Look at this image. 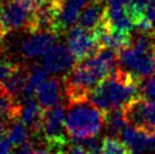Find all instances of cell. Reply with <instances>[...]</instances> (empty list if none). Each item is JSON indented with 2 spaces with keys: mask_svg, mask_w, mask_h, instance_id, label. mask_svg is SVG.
I'll list each match as a JSON object with an SVG mask.
<instances>
[{
  "mask_svg": "<svg viewBox=\"0 0 155 154\" xmlns=\"http://www.w3.org/2000/svg\"><path fill=\"white\" fill-rule=\"evenodd\" d=\"M79 61L66 77L65 92L68 102L88 99L95 86L117 69L118 53L110 48L101 47L94 55Z\"/></svg>",
  "mask_w": 155,
  "mask_h": 154,
  "instance_id": "obj_1",
  "label": "cell"
},
{
  "mask_svg": "<svg viewBox=\"0 0 155 154\" xmlns=\"http://www.w3.org/2000/svg\"><path fill=\"white\" fill-rule=\"evenodd\" d=\"M139 85V76L121 68L116 69L95 86L88 100L104 112L121 109L138 96Z\"/></svg>",
  "mask_w": 155,
  "mask_h": 154,
  "instance_id": "obj_2",
  "label": "cell"
},
{
  "mask_svg": "<svg viewBox=\"0 0 155 154\" xmlns=\"http://www.w3.org/2000/svg\"><path fill=\"white\" fill-rule=\"evenodd\" d=\"M105 112L88 99L69 101L66 111V130L74 141L96 136L103 128Z\"/></svg>",
  "mask_w": 155,
  "mask_h": 154,
  "instance_id": "obj_3",
  "label": "cell"
},
{
  "mask_svg": "<svg viewBox=\"0 0 155 154\" xmlns=\"http://www.w3.org/2000/svg\"><path fill=\"white\" fill-rule=\"evenodd\" d=\"M65 120L66 109L61 104L44 110L41 133L48 146L53 151L66 146L68 134L66 130Z\"/></svg>",
  "mask_w": 155,
  "mask_h": 154,
  "instance_id": "obj_4",
  "label": "cell"
},
{
  "mask_svg": "<svg viewBox=\"0 0 155 154\" xmlns=\"http://www.w3.org/2000/svg\"><path fill=\"white\" fill-rule=\"evenodd\" d=\"M120 68L142 77H148L155 72L154 51L142 50L133 45H127L118 52Z\"/></svg>",
  "mask_w": 155,
  "mask_h": 154,
  "instance_id": "obj_5",
  "label": "cell"
},
{
  "mask_svg": "<svg viewBox=\"0 0 155 154\" xmlns=\"http://www.w3.org/2000/svg\"><path fill=\"white\" fill-rule=\"evenodd\" d=\"M67 47L75 59L82 60L94 55L102 45L93 31L85 30L82 26H74L68 31Z\"/></svg>",
  "mask_w": 155,
  "mask_h": 154,
  "instance_id": "obj_6",
  "label": "cell"
},
{
  "mask_svg": "<svg viewBox=\"0 0 155 154\" xmlns=\"http://www.w3.org/2000/svg\"><path fill=\"white\" fill-rule=\"evenodd\" d=\"M33 13L18 0H6L0 6V23L7 34L12 31L30 27Z\"/></svg>",
  "mask_w": 155,
  "mask_h": 154,
  "instance_id": "obj_7",
  "label": "cell"
},
{
  "mask_svg": "<svg viewBox=\"0 0 155 154\" xmlns=\"http://www.w3.org/2000/svg\"><path fill=\"white\" fill-rule=\"evenodd\" d=\"M56 41V33L53 31H35L21 42L19 51L25 59H38L43 57Z\"/></svg>",
  "mask_w": 155,
  "mask_h": 154,
  "instance_id": "obj_8",
  "label": "cell"
},
{
  "mask_svg": "<svg viewBox=\"0 0 155 154\" xmlns=\"http://www.w3.org/2000/svg\"><path fill=\"white\" fill-rule=\"evenodd\" d=\"M75 58L64 43H54L43 56V66L49 74L66 75L75 66Z\"/></svg>",
  "mask_w": 155,
  "mask_h": 154,
  "instance_id": "obj_9",
  "label": "cell"
},
{
  "mask_svg": "<svg viewBox=\"0 0 155 154\" xmlns=\"http://www.w3.org/2000/svg\"><path fill=\"white\" fill-rule=\"evenodd\" d=\"M34 96L44 110L59 105L64 98V84L58 77H48L36 87Z\"/></svg>",
  "mask_w": 155,
  "mask_h": 154,
  "instance_id": "obj_10",
  "label": "cell"
},
{
  "mask_svg": "<svg viewBox=\"0 0 155 154\" xmlns=\"http://www.w3.org/2000/svg\"><path fill=\"white\" fill-rule=\"evenodd\" d=\"M92 0H64L57 9L56 30H65L78 21L81 10Z\"/></svg>",
  "mask_w": 155,
  "mask_h": 154,
  "instance_id": "obj_11",
  "label": "cell"
},
{
  "mask_svg": "<svg viewBox=\"0 0 155 154\" xmlns=\"http://www.w3.org/2000/svg\"><path fill=\"white\" fill-rule=\"evenodd\" d=\"M21 102H22L21 119L26 125V127L32 132L33 136H38L41 134L42 129L44 109H42L38 101H34L33 98L25 99Z\"/></svg>",
  "mask_w": 155,
  "mask_h": 154,
  "instance_id": "obj_12",
  "label": "cell"
},
{
  "mask_svg": "<svg viewBox=\"0 0 155 154\" xmlns=\"http://www.w3.org/2000/svg\"><path fill=\"white\" fill-rule=\"evenodd\" d=\"M103 22L109 26V28L127 34H129L135 26V22L127 8L107 7L104 9Z\"/></svg>",
  "mask_w": 155,
  "mask_h": 154,
  "instance_id": "obj_13",
  "label": "cell"
},
{
  "mask_svg": "<svg viewBox=\"0 0 155 154\" xmlns=\"http://www.w3.org/2000/svg\"><path fill=\"white\" fill-rule=\"evenodd\" d=\"M27 77H28V69L24 66L18 65V67L14 70L13 74L0 84L1 91L19 100L22 98L23 91L25 89Z\"/></svg>",
  "mask_w": 155,
  "mask_h": 154,
  "instance_id": "obj_14",
  "label": "cell"
},
{
  "mask_svg": "<svg viewBox=\"0 0 155 154\" xmlns=\"http://www.w3.org/2000/svg\"><path fill=\"white\" fill-rule=\"evenodd\" d=\"M103 16L104 8L101 5V0H93L84 7L79 15V26L84 27L85 30L94 31L103 21Z\"/></svg>",
  "mask_w": 155,
  "mask_h": 154,
  "instance_id": "obj_15",
  "label": "cell"
},
{
  "mask_svg": "<svg viewBox=\"0 0 155 154\" xmlns=\"http://www.w3.org/2000/svg\"><path fill=\"white\" fill-rule=\"evenodd\" d=\"M22 102L5 92H0V120L9 125L21 118Z\"/></svg>",
  "mask_w": 155,
  "mask_h": 154,
  "instance_id": "obj_16",
  "label": "cell"
},
{
  "mask_svg": "<svg viewBox=\"0 0 155 154\" xmlns=\"http://www.w3.org/2000/svg\"><path fill=\"white\" fill-rule=\"evenodd\" d=\"M49 72L44 68V66L42 65H35L33 68L28 70V77H27V82H26L25 89L23 91L22 94V100L25 99H30L34 96L35 90L36 87L42 83L43 81H45L49 77Z\"/></svg>",
  "mask_w": 155,
  "mask_h": 154,
  "instance_id": "obj_17",
  "label": "cell"
},
{
  "mask_svg": "<svg viewBox=\"0 0 155 154\" xmlns=\"http://www.w3.org/2000/svg\"><path fill=\"white\" fill-rule=\"evenodd\" d=\"M104 125L107 127V132L110 136L118 137L121 135V132L128 126L126 121L125 115L121 109H116L112 111L105 112V121Z\"/></svg>",
  "mask_w": 155,
  "mask_h": 154,
  "instance_id": "obj_18",
  "label": "cell"
},
{
  "mask_svg": "<svg viewBox=\"0 0 155 154\" xmlns=\"http://www.w3.org/2000/svg\"><path fill=\"white\" fill-rule=\"evenodd\" d=\"M9 141L13 143V145L18 146L24 144L28 139V130L26 125L22 121V119H16L12 121L7 127Z\"/></svg>",
  "mask_w": 155,
  "mask_h": 154,
  "instance_id": "obj_19",
  "label": "cell"
},
{
  "mask_svg": "<svg viewBox=\"0 0 155 154\" xmlns=\"http://www.w3.org/2000/svg\"><path fill=\"white\" fill-rule=\"evenodd\" d=\"M101 154H131L129 147L117 137L107 136L102 141Z\"/></svg>",
  "mask_w": 155,
  "mask_h": 154,
  "instance_id": "obj_20",
  "label": "cell"
},
{
  "mask_svg": "<svg viewBox=\"0 0 155 154\" xmlns=\"http://www.w3.org/2000/svg\"><path fill=\"white\" fill-rule=\"evenodd\" d=\"M76 143L82 145L88 154H101V147H102V141L96 136L87 137L83 139H76Z\"/></svg>",
  "mask_w": 155,
  "mask_h": 154,
  "instance_id": "obj_21",
  "label": "cell"
},
{
  "mask_svg": "<svg viewBox=\"0 0 155 154\" xmlns=\"http://www.w3.org/2000/svg\"><path fill=\"white\" fill-rule=\"evenodd\" d=\"M147 4H148V0H130L129 6L127 7V9L129 12L130 16L133 17L134 22L145 16Z\"/></svg>",
  "mask_w": 155,
  "mask_h": 154,
  "instance_id": "obj_22",
  "label": "cell"
},
{
  "mask_svg": "<svg viewBox=\"0 0 155 154\" xmlns=\"http://www.w3.org/2000/svg\"><path fill=\"white\" fill-rule=\"evenodd\" d=\"M139 92L142 93L143 98L147 100H155V76L146 77L145 81H140Z\"/></svg>",
  "mask_w": 155,
  "mask_h": 154,
  "instance_id": "obj_23",
  "label": "cell"
},
{
  "mask_svg": "<svg viewBox=\"0 0 155 154\" xmlns=\"http://www.w3.org/2000/svg\"><path fill=\"white\" fill-rule=\"evenodd\" d=\"M17 67V64H14L8 59L0 58V84L6 81Z\"/></svg>",
  "mask_w": 155,
  "mask_h": 154,
  "instance_id": "obj_24",
  "label": "cell"
},
{
  "mask_svg": "<svg viewBox=\"0 0 155 154\" xmlns=\"http://www.w3.org/2000/svg\"><path fill=\"white\" fill-rule=\"evenodd\" d=\"M10 154H35V146L32 143L25 142L22 145H18L13 149Z\"/></svg>",
  "mask_w": 155,
  "mask_h": 154,
  "instance_id": "obj_25",
  "label": "cell"
},
{
  "mask_svg": "<svg viewBox=\"0 0 155 154\" xmlns=\"http://www.w3.org/2000/svg\"><path fill=\"white\" fill-rule=\"evenodd\" d=\"M18 1H19L25 8H27L30 12H32V13L35 12L39 7H41V6L44 4V0H18Z\"/></svg>",
  "mask_w": 155,
  "mask_h": 154,
  "instance_id": "obj_26",
  "label": "cell"
},
{
  "mask_svg": "<svg viewBox=\"0 0 155 154\" xmlns=\"http://www.w3.org/2000/svg\"><path fill=\"white\" fill-rule=\"evenodd\" d=\"M13 151V143L8 137L0 136V154H10Z\"/></svg>",
  "mask_w": 155,
  "mask_h": 154,
  "instance_id": "obj_27",
  "label": "cell"
},
{
  "mask_svg": "<svg viewBox=\"0 0 155 154\" xmlns=\"http://www.w3.org/2000/svg\"><path fill=\"white\" fill-rule=\"evenodd\" d=\"M146 17L151 21L153 25H155V0H148L146 10H145Z\"/></svg>",
  "mask_w": 155,
  "mask_h": 154,
  "instance_id": "obj_28",
  "label": "cell"
},
{
  "mask_svg": "<svg viewBox=\"0 0 155 154\" xmlns=\"http://www.w3.org/2000/svg\"><path fill=\"white\" fill-rule=\"evenodd\" d=\"M130 0H107V7H118L127 8L129 6Z\"/></svg>",
  "mask_w": 155,
  "mask_h": 154,
  "instance_id": "obj_29",
  "label": "cell"
},
{
  "mask_svg": "<svg viewBox=\"0 0 155 154\" xmlns=\"http://www.w3.org/2000/svg\"><path fill=\"white\" fill-rule=\"evenodd\" d=\"M68 154H88L86 152V150L79 144H75L73 146H69L68 149Z\"/></svg>",
  "mask_w": 155,
  "mask_h": 154,
  "instance_id": "obj_30",
  "label": "cell"
},
{
  "mask_svg": "<svg viewBox=\"0 0 155 154\" xmlns=\"http://www.w3.org/2000/svg\"><path fill=\"white\" fill-rule=\"evenodd\" d=\"M7 127H8V125L6 124V122H4L2 120H0V136H2V135H4V133L6 132Z\"/></svg>",
  "mask_w": 155,
  "mask_h": 154,
  "instance_id": "obj_31",
  "label": "cell"
},
{
  "mask_svg": "<svg viewBox=\"0 0 155 154\" xmlns=\"http://www.w3.org/2000/svg\"><path fill=\"white\" fill-rule=\"evenodd\" d=\"M53 154H68V151H66L65 147H61V149H58V150L54 151Z\"/></svg>",
  "mask_w": 155,
  "mask_h": 154,
  "instance_id": "obj_32",
  "label": "cell"
},
{
  "mask_svg": "<svg viewBox=\"0 0 155 154\" xmlns=\"http://www.w3.org/2000/svg\"><path fill=\"white\" fill-rule=\"evenodd\" d=\"M5 35H6V33H5L4 28H2V26H1V23H0V36H1V38H4Z\"/></svg>",
  "mask_w": 155,
  "mask_h": 154,
  "instance_id": "obj_33",
  "label": "cell"
},
{
  "mask_svg": "<svg viewBox=\"0 0 155 154\" xmlns=\"http://www.w3.org/2000/svg\"><path fill=\"white\" fill-rule=\"evenodd\" d=\"M1 38H2L0 36V48H1Z\"/></svg>",
  "mask_w": 155,
  "mask_h": 154,
  "instance_id": "obj_34",
  "label": "cell"
},
{
  "mask_svg": "<svg viewBox=\"0 0 155 154\" xmlns=\"http://www.w3.org/2000/svg\"><path fill=\"white\" fill-rule=\"evenodd\" d=\"M154 61H155V49H154Z\"/></svg>",
  "mask_w": 155,
  "mask_h": 154,
  "instance_id": "obj_35",
  "label": "cell"
},
{
  "mask_svg": "<svg viewBox=\"0 0 155 154\" xmlns=\"http://www.w3.org/2000/svg\"><path fill=\"white\" fill-rule=\"evenodd\" d=\"M0 92H1V87H0Z\"/></svg>",
  "mask_w": 155,
  "mask_h": 154,
  "instance_id": "obj_36",
  "label": "cell"
}]
</instances>
